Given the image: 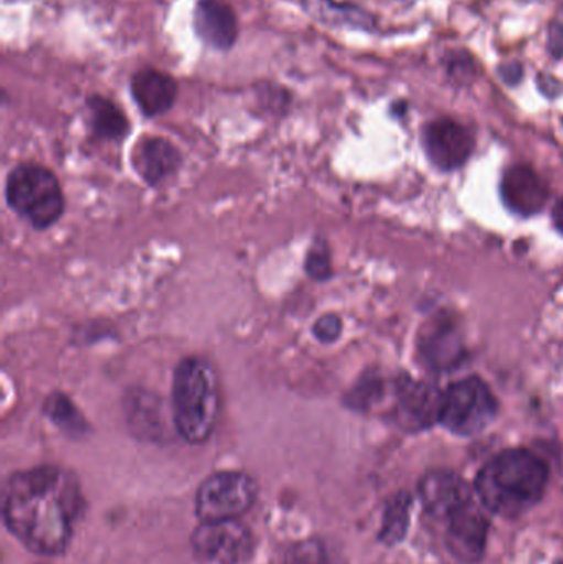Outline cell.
<instances>
[{
  "mask_svg": "<svg viewBox=\"0 0 563 564\" xmlns=\"http://www.w3.org/2000/svg\"><path fill=\"white\" fill-rule=\"evenodd\" d=\"M83 509L82 486L63 467H33L13 474L3 487V522L36 555H62Z\"/></svg>",
  "mask_w": 563,
  "mask_h": 564,
  "instance_id": "cell-1",
  "label": "cell"
},
{
  "mask_svg": "<svg viewBox=\"0 0 563 564\" xmlns=\"http://www.w3.org/2000/svg\"><path fill=\"white\" fill-rule=\"evenodd\" d=\"M549 469L528 449H509L489 460L476 477V492L489 512L508 519L529 512L544 496Z\"/></svg>",
  "mask_w": 563,
  "mask_h": 564,
  "instance_id": "cell-2",
  "label": "cell"
},
{
  "mask_svg": "<svg viewBox=\"0 0 563 564\" xmlns=\"http://www.w3.org/2000/svg\"><path fill=\"white\" fill-rule=\"evenodd\" d=\"M220 416V383L210 361L185 357L172 375V423L188 444H202L214 434Z\"/></svg>",
  "mask_w": 563,
  "mask_h": 564,
  "instance_id": "cell-3",
  "label": "cell"
},
{
  "mask_svg": "<svg viewBox=\"0 0 563 564\" xmlns=\"http://www.w3.org/2000/svg\"><path fill=\"white\" fill-rule=\"evenodd\" d=\"M6 200L10 210L35 230L53 227L65 212L58 178L50 169L33 162L19 164L7 175Z\"/></svg>",
  "mask_w": 563,
  "mask_h": 564,
  "instance_id": "cell-4",
  "label": "cell"
},
{
  "mask_svg": "<svg viewBox=\"0 0 563 564\" xmlns=\"http://www.w3.org/2000/svg\"><path fill=\"white\" fill-rule=\"evenodd\" d=\"M498 414V400L478 377L456 381L443 393L440 424L458 436L485 431Z\"/></svg>",
  "mask_w": 563,
  "mask_h": 564,
  "instance_id": "cell-5",
  "label": "cell"
},
{
  "mask_svg": "<svg viewBox=\"0 0 563 564\" xmlns=\"http://www.w3.org/2000/svg\"><path fill=\"white\" fill-rule=\"evenodd\" d=\"M258 484L243 473H217L198 487L195 512L202 522L238 520L253 507Z\"/></svg>",
  "mask_w": 563,
  "mask_h": 564,
  "instance_id": "cell-6",
  "label": "cell"
},
{
  "mask_svg": "<svg viewBox=\"0 0 563 564\" xmlns=\"http://www.w3.org/2000/svg\"><path fill=\"white\" fill-rule=\"evenodd\" d=\"M195 555L214 564H241L253 552L250 530L238 520L202 522L192 535Z\"/></svg>",
  "mask_w": 563,
  "mask_h": 564,
  "instance_id": "cell-7",
  "label": "cell"
},
{
  "mask_svg": "<svg viewBox=\"0 0 563 564\" xmlns=\"http://www.w3.org/2000/svg\"><path fill=\"white\" fill-rule=\"evenodd\" d=\"M446 522V546L465 563L481 560L488 540L489 522L481 507L469 500L452 513Z\"/></svg>",
  "mask_w": 563,
  "mask_h": 564,
  "instance_id": "cell-8",
  "label": "cell"
},
{
  "mask_svg": "<svg viewBox=\"0 0 563 564\" xmlns=\"http://www.w3.org/2000/svg\"><path fill=\"white\" fill-rule=\"evenodd\" d=\"M423 144L433 165L442 171H456L472 158L475 139L465 126L443 118L426 126Z\"/></svg>",
  "mask_w": 563,
  "mask_h": 564,
  "instance_id": "cell-9",
  "label": "cell"
},
{
  "mask_svg": "<svg viewBox=\"0 0 563 564\" xmlns=\"http://www.w3.org/2000/svg\"><path fill=\"white\" fill-rule=\"evenodd\" d=\"M443 393L426 383H415L402 378L397 383V401L393 417L405 430H426L440 423Z\"/></svg>",
  "mask_w": 563,
  "mask_h": 564,
  "instance_id": "cell-10",
  "label": "cell"
},
{
  "mask_svg": "<svg viewBox=\"0 0 563 564\" xmlns=\"http://www.w3.org/2000/svg\"><path fill=\"white\" fill-rule=\"evenodd\" d=\"M501 197L512 214L532 217L548 204L549 188L534 169L516 165L502 177Z\"/></svg>",
  "mask_w": 563,
  "mask_h": 564,
  "instance_id": "cell-11",
  "label": "cell"
},
{
  "mask_svg": "<svg viewBox=\"0 0 563 564\" xmlns=\"http://www.w3.org/2000/svg\"><path fill=\"white\" fill-rule=\"evenodd\" d=\"M420 497L426 513L433 519L446 520L459 507L473 500L468 484L450 470H433L420 482Z\"/></svg>",
  "mask_w": 563,
  "mask_h": 564,
  "instance_id": "cell-12",
  "label": "cell"
},
{
  "mask_svg": "<svg viewBox=\"0 0 563 564\" xmlns=\"http://www.w3.org/2000/svg\"><path fill=\"white\" fill-rule=\"evenodd\" d=\"M181 164V151L164 138L149 135V138L141 139L132 152V167L138 172L139 177L151 187H158L162 182L172 177Z\"/></svg>",
  "mask_w": 563,
  "mask_h": 564,
  "instance_id": "cell-13",
  "label": "cell"
},
{
  "mask_svg": "<svg viewBox=\"0 0 563 564\" xmlns=\"http://www.w3.org/2000/svg\"><path fill=\"white\" fill-rule=\"evenodd\" d=\"M194 29L198 39L215 50H230L238 39L237 15L221 0H198L194 10Z\"/></svg>",
  "mask_w": 563,
  "mask_h": 564,
  "instance_id": "cell-14",
  "label": "cell"
},
{
  "mask_svg": "<svg viewBox=\"0 0 563 564\" xmlns=\"http://www.w3.org/2000/svg\"><path fill=\"white\" fill-rule=\"evenodd\" d=\"M131 93L136 105L148 118L165 115L177 99V82L167 73L145 68L131 78Z\"/></svg>",
  "mask_w": 563,
  "mask_h": 564,
  "instance_id": "cell-15",
  "label": "cell"
},
{
  "mask_svg": "<svg viewBox=\"0 0 563 564\" xmlns=\"http://www.w3.org/2000/svg\"><path fill=\"white\" fill-rule=\"evenodd\" d=\"M420 351L430 367L435 370H448L458 365L465 350L455 325L443 321L429 325V330L420 340Z\"/></svg>",
  "mask_w": 563,
  "mask_h": 564,
  "instance_id": "cell-16",
  "label": "cell"
},
{
  "mask_svg": "<svg viewBox=\"0 0 563 564\" xmlns=\"http://www.w3.org/2000/svg\"><path fill=\"white\" fill-rule=\"evenodd\" d=\"M88 124L95 138L122 141L129 134V121L121 108L105 96L93 95L86 99Z\"/></svg>",
  "mask_w": 563,
  "mask_h": 564,
  "instance_id": "cell-17",
  "label": "cell"
},
{
  "mask_svg": "<svg viewBox=\"0 0 563 564\" xmlns=\"http://www.w3.org/2000/svg\"><path fill=\"white\" fill-rule=\"evenodd\" d=\"M43 413L59 431L68 434V436L82 437L89 431V424L86 423L82 411L69 400V397L59 393V391H55L46 398L45 404H43Z\"/></svg>",
  "mask_w": 563,
  "mask_h": 564,
  "instance_id": "cell-18",
  "label": "cell"
},
{
  "mask_svg": "<svg viewBox=\"0 0 563 564\" xmlns=\"http://www.w3.org/2000/svg\"><path fill=\"white\" fill-rule=\"evenodd\" d=\"M310 13H314L316 19L334 25L357 26V29L370 30L373 26V19L364 10L353 6H339L331 0H311L307 3Z\"/></svg>",
  "mask_w": 563,
  "mask_h": 564,
  "instance_id": "cell-19",
  "label": "cell"
},
{
  "mask_svg": "<svg viewBox=\"0 0 563 564\" xmlns=\"http://www.w3.org/2000/svg\"><path fill=\"white\" fill-rule=\"evenodd\" d=\"M410 509H412V497L407 492H400L387 503L379 535L383 543L397 545L405 539L410 525Z\"/></svg>",
  "mask_w": 563,
  "mask_h": 564,
  "instance_id": "cell-20",
  "label": "cell"
},
{
  "mask_svg": "<svg viewBox=\"0 0 563 564\" xmlns=\"http://www.w3.org/2000/svg\"><path fill=\"white\" fill-rule=\"evenodd\" d=\"M129 400V423L134 430L141 431L145 436H155L161 430V411L158 410V400H148L145 393H131Z\"/></svg>",
  "mask_w": 563,
  "mask_h": 564,
  "instance_id": "cell-21",
  "label": "cell"
},
{
  "mask_svg": "<svg viewBox=\"0 0 563 564\" xmlns=\"http://www.w3.org/2000/svg\"><path fill=\"white\" fill-rule=\"evenodd\" d=\"M304 270H306L307 276L314 281H327L333 276V261H331L326 241H314L313 247L307 251Z\"/></svg>",
  "mask_w": 563,
  "mask_h": 564,
  "instance_id": "cell-22",
  "label": "cell"
},
{
  "mask_svg": "<svg viewBox=\"0 0 563 564\" xmlns=\"http://www.w3.org/2000/svg\"><path fill=\"white\" fill-rule=\"evenodd\" d=\"M450 75L459 83H469L478 76V63L466 52H456L446 62Z\"/></svg>",
  "mask_w": 563,
  "mask_h": 564,
  "instance_id": "cell-23",
  "label": "cell"
},
{
  "mask_svg": "<svg viewBox=\"0 0 563 564\" xmlns=\"http://www.w3.org/2000/svg\"><path fill=\"white\" fill-rule=\"evenodd\" d=\"M340 334H343V321L339 315L324 314L314 322L313 335L321 344H334L339 340Z\"/></svg>",
  "mask_w": 563,
  "mask_h": 564,
  "instance_id": "cell-24",
  "label": "cell"
},
{
  "mask_svg": "<svg viewBox=\"0 0 563 564\" xmlns=\"http://www.w3.org/2000/svg\"><path fill=\"white\" fill-rule=\"evenodd\" d=\"M286 564H324V550L320 542H304L288 553Z\"/></svg>",
  "mask_w": 563,
  "mask_h": 564,
  "instance_id": "cell-25",
  "label": "cell"
},
{
  "mask_svg": "<svg viewBox=\"0 0 563 564\" xmlns=\"http://www.w3.org/2000/svg\"><path fill=\"white\" fill-rule=\"evenodd\" d=\"M548 50L555 59L563 58V25L559 22H552L549 25Z\"/></svg>",
  "mask_w": 563,
  "mask_h": 564,
  "instance_id": "cell-26",
  "label": "cell"
},
{
  "mask_svg": "<svg viewBox=\"0 0 563 564\" xmlns=\"http://www.w3.org/2000/svg\"><path fill=\"white\" fill-rule=\"evenodd\" d=\"M499 76H501L502 82L509 86H516L519 82H521L522 76H524V68H522L521 63H506L499 68Z\"/></svg>",
  "mask_w": 563,
  "mask_h": 564,
  "instance_id": "cell-27",
  "label": "cell"
},
{
  "mask_svg": "<svg viewBox=\"0 0 563 564\" xmlns=\"http://www.w3.org/2000/svg\"><path fill=\"white\" fill-rule=\"evenodd\" d=\"M538 83L541 91L544 93L545 96H549V98H555V96H559L562 93L561 83H559V79L554 78L552 75H545V73H542V75L539 76Z\"/></svg>",
  "mask_w": 563,
  "mask_h": 564,
  "instance_id": "cell-28",
  "label": "cell"
},
{
  "mask_svg": "<svg viewBox=\"0 0 563 564\" xmlns=\"http://www.w3.org/2000/svg\"><path fill=\"white\" fill-rule=\"evenodd\" d=\"M552 217H554L555 227H557V230L563 235V198L557 205H555Z\"/></svg>",
  "mask_w": 563,
  "mask_h": 564,
  "instance_id": "cell-29",
  "label": "cell"
}]
</instances>
